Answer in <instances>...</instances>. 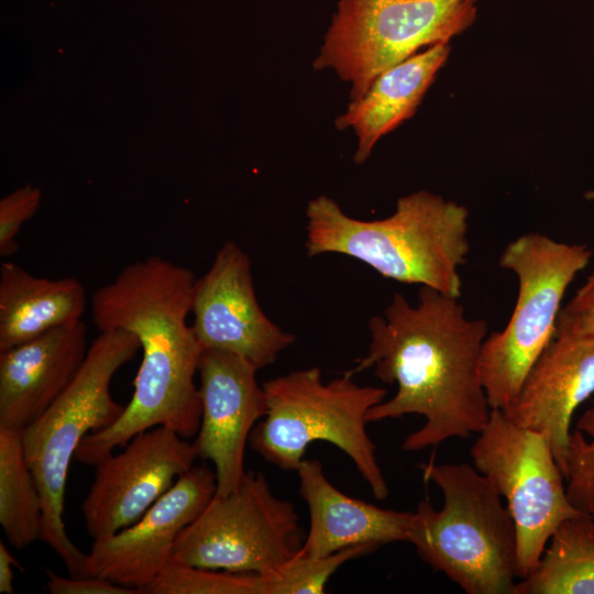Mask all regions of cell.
<instances>
[{
  "label": "cell",
  "mask_w": 594,
  "mask_h": 594,
  "mask_svg": "<svg viewBox=\"0 0 594 594\" xmlns=\"http://www.w3.org/2000/svg\"><path fill=\"white\" fill-rule=\"evenodd\" d=\"M417 302L396 293L383 315L367 324V354L352 375L374 367L382 382L397 384L396 394L373 406L366 421L421 415L425 424L403 441L404 451H420L450 438L479 433L491 414L480 374L487 322L465 315L458 297L420 286Z\"/></svg>",
  "instance_id": "6da1fadb"
},
{
  "label": "cell",
  "mask_w": 594,
  "mask_h": 594,
  "mask_svg": "<svg viewBox=\"0 0 594 594\" xmlns=\"http://www.w3.org/2000/svg\"><path fill=\"white\" fill-rule=\"evenodd\" d=\"M195 282L189 268L153 255L128 264L95 292V326L99 331L123 329L135 334L142 361L121 416L86 436L75 460L95 466L154 427L169 428L185 439L198 432L201 400L195 375L202 349L187 323Z\"/></svg>",
  "instance_id": "7a4b0ae2"
},
{
  "label": "cell",
  "mask_w": 594,
  "mask_h": 594,
  "mask_svg": "<svg viewBox=\"0 0 594 594\" xmlns=\"http://www.w3.org/2000/svg\"><path fill=\"white\" fill-rule=\"evenodd\" d=\"M308 256L354 257L386 278L461 296L460 268L470 252L469 211L427 190L397 200L393 215L364 221L321 195L306 207Z\"/></svg>",
  "instance_id": "3957f363"
},
{
  "label": "cell",
  "mask_w": 594,
  "mask_h": 594,
  "mask_svg": "<svg viewBox=\"0 0 594 594\" xmlns=\"http://www.w3.org/2000/svg\"><path fill=\"white\" fill-rule=\"evenodd\" d=\"M419 466L441 490L443 506L418 503L410 539L417 554L468 594H515L516 529L495 487L468 463Z\"/></svg>",
  "instance_id": "277c9868"
},
{
  "label": "cell",
  "mask_w": 594,
  "mask_h": 594,
  "mask_svg": "<svg viewBox=\"0 0 594 594\" xmlns=\"http://www.w3.org/2000/svg\"><path fill=\"white\" fill-rule=\"evenodd\" d=\"M139 350L141 343L130 331H99L68 387L20 431L42 498L41 540L57 553L73 578L84 576L87 553L72 542L63 520L69 464L86 436L111 426L123 413L125 406L112 398L111 381Z\"/></svg>",
  "instance_id": "5b68a950"
},
{
  "label": "cell",
  "mask_w": 594,
  "mask_h": 594,
  "mask_svg": "<svg viewBox=\"0 0 594 594\" xmlns=\"http://www.w3.org/2000/svg\"><path fill=\"white\" fill-rule=\"evenodd\" d=\"M267 410L252 429L249 443L265 461L296 471L308 446L327 441L343 451L383 501L389 490L366 431V414L382 403L387 391L362 386L344 372L323 382L318 366L299 369L263 383Z\"/></svg>",
  "instance_id": "8992f818"
},
{
  "label": "cell",
  "mask_w": 594,
  "mask_h": 594,
  "mask_svg": "<svg viewBox=\"0 0 594 594\" xmlns=\"http://www.w3.org/2000/svg\"><path fill=\"white\" fill-rule=\"evenodd\" d=\"M586 244L565 243L530 232L509 242L498 264L515 274L518 293L507 324L485 338L480 374L491 409L503 410L551 343L562 299L590 263Z\"/></svg>",
  "instance_id": "52a82bcc"
},
{
  "label": "cell",
  "mask_w": 594,
  "mask_h": 594,
  "mask_svg": "<svg viewBox=\"0 0 594 594\" xmlns=\"http://www.w3.org/2000/svg\"><path fill=\"white\" fill-rule=\"evenodd\" d=\"M477 0H340L314 68H332L361 98L385 69L449 44L476 19Z\"/></svg>",
  "instance_id": "ba28073f"
},
{
  "label": "cell",
  "mask_w": 594,
  "mask_h": 594,
  "mask_svg": "<svg viewBox=\"0 0 594 594\" xmlns=\"http://www.w3.org/2000/svg\"><path fill=\"white\" fill-rule=\"evenodd\" d=\"M305 534L294 505L263 472H245L232 493L212 497L174 543L172 558L207 569L268 575L295 558Z\"/></svg>",
  "instance_id": "9c48e42d"
},
{
  "label": "cell",
  "mask_w": 594,
  "mask_h": 594,
  "mask_svg": "<svg viewBox=\"0 0 594 594\" xmlns=\"http://www.w3.org/2000/svg\"><path fill=\"white\" fill-rule=\"evenodd\" d=\"M470 453L474 468L506 499L517 536L518 579H524L560 524L583 512L568 497L548 438L515 424L503 410H491Z\"/></svg>",
  "instance_id": "30bf717a"
},
{
  "label": "cell",
  "mask_w": 594,
  "mask_h": 594,
  "mask_svg": "<svg viewBox=\"0 0 594 594\" xmlns=\"http://www.w3.org/2000/svg\"><path fill=\"white\" fill-rule=\"evenodd\" d=\"M194 443L160 426L134 436L118 453L98 462L81 504L86 529L95 540L138 521L197 459Z\"/></svg>",
  "instance_id": "8fae6325"
},
{
  "label": "cell",
  "mask_w": 594,
  "mask_h": 594,
  "mask_svg": "<svg viewBox=\"0 0 594 594\" xmlns=\"http://www.w3.org/2000/svg\"><path fill=\"white\" fill-rule=\"evenodd\" d=\"M191 324L201 349L239 355L257 370L273 364L296 338L262 310L248 254L233 241L217 251L194 285Z\"/></svg>",
  "instance_id": "7c38bea8"
},
{
  "label": "cell",
  "mask_w": 594,
  "mask_h": 594,
  "mask_svg": "<svg viewBox=\"0 0 594 594\" xmlns=\"http://www.w3.org/2000/svg\"><path fill=\"white\" fill-rule=\"evenodd\" d=\"M216 492V473L207 466H193L138 521L94 540L86 554L84 576L144 593L172 559L180 532L202 513Z\"/></svg>",
  "instance_id": "4fadbf2b"
},
{
  "label": "cell",
  "mask_w": 594,
  "mask_h": 594,
  "mask_svg": "<svg viewBox=\"0 0 594 594\" xmlns=\"http://www.w3.org/2000/svg\"><path fill=\"white\" fill-rule=\"evenodd\" d=\"M257 371L233 353L201 352V422L193 443L198 458L213 463L219 496L240 486L245 474V446L255 424L266 415V395L256 381Z\"/></svg>",
  "instance_id": "5bb4252c"
},
{
  "label": "cell",
  "mask_w": 594,
  "mask_h": 594,
  "mask_svg": "<svg viewBox=\"0 0 594 594\" xmlns=\"http://www.w3.org/2000/svg\"><path fill=\"white\" fill-rule=\"evenodd\" d=\"M593 393L594 338L557 334L503 413L548 438L565 480L571 419Z\"/></svg>",
  "instance_id": "9a60e30c"
},
{
  "label": "cell",
  "mask_w": 594,
  "mask_h": 594,
  "mask_svg": "<svg viewBox=\"0 0 594 594\" xmlns=\"http://www.w3.org/2000/svg\"><path fill=\"white\" fill-rule=\"evenodd\" d=\"M81 320L0 351V428L22 431L68 387L87 355Z\"/></svg>",
  "instance_id": "2e32d148"
},
{
  "label": "cell",
  "mask_w": 594,
  "mask_h": 594,
  "mask_svg": "<svg viewBox=\"0 0 594 594\" xmlns=\"http://www.w3.org/2000/svg\"><path fill=\"white\" fill-rule=\"evenodd\" d=\"M296 471L310 518L299 556L321 557L359 544L410 542L415 512L381 508L345 495L329 482L319 460L304 459Z\"/></svg>",
  "instance_id": "e0dca14e"
},
{
  "label": "cell",
  "mask_w": 594,
  "mask_h": 594,
  "mask_svg": "<svg viewBox=\"0 0 594 594\" xmlns=\"http://www.w3.org/2000/svg\"><path fill=\"white\" fill-rule=\"evenodd\" d=\"M449 53V44L429 46L382 72L361 98L351 100L336 127L354 130L355 164H363L383 135L414 116Z\"/></svg>",
  "instance_id": "ac0fdd59"
},
{
  "label": "cell",
  "mask_w": 594,
  "mask_h": 594,
  "mask_svg": "<svg viewBox=\"0 0 594 594\" xmlns=\"http://www.w3.org/2000/svg\"><path fill=\"white\" fill-rule=\"evenodd\" d=\"M87 307L75 277H37L13 262L0 266V351L81 321Z\"/></svg>",
  "instance_id": "d6986e66"
},
{
  "label": "cell",
  "mask_w": 594,
  "mask_h": 594,
  "mask_svg": "<svg viewBox=\"0 0 594 594\" xmlns=\"http://www.w3.org/2000/svg\"><path fill=\"white\" fill-rule=\"evenodd\" d=\"M549 541L515 594H594V519L585 513L570 517Z\"/></svg>",
  "instance_id": "ffe728a7"
},
{
  "label": "cell",
  "mask_w": 594,
  "mask_h": 594,
  "mask_svg": "<svg viewBox=\"0 0 594 594\" xmlns=\"http://www.w3.org/2000/svg\"><path fill=\"white\" fill-rule=\"evenodd\" d=\"M0 524L15 549L41 540V494L25 458L21 432L7 428H0Z\"/></svg>",
  "instance_id": "44dd1931"
},
{
  "label": "cell",
  "mask_w": 594,
  "mask_h": 594,
  "mask_svg": "<svg viewBox=\"0 0 594 594\" xmlns=\"http://www.w3.org/2000/svg\"><path fill=\"white\" fill-rule=\"evenodd\" d=\"M145 594H265L264 576L217 571L170 559L145 587Z\"/></svg>",
  "instance_id": "7402d4cb"
},
{
  "label": "cell",
  "mask_w": 594,
  "mask_h": 594,
  "mask_svg": "<svg viewBox=\"0 0 594 594\" xmlns=\"http://www.w3.org/2000/svg\"><path fill=\"white\" fill-rule=\"evenodd\" d=\"M378 547L359 544L321 557L297 554L265 575V594H321L331 575L345 562L370 554Z\"/></svg>",
  "instance_id": "603a6c76"
},
{
  "label": "cell",
  "mask_w": 594,
  "mask_h": 594,
  "mask_svg": "<svg viewBox=\"0 0 594 594\" xmlns=\"http://www.w3.org/2000/svg\"><path fill=\"white\" fill-rule=\"evenodd\" d=\"M565 480L570 502L594 519V407L581 416L570 432Z\"/></svg>",
  "instance_id": "cb8c5ba5"
},
{
  "label": "cell",
  "mask_w": 594,
  "mask_h": 594,
  "mask_svg": "<svg viewBox=\"0 0 594 594\" xmlns=\"http://www.w3.org/2000/svg\"><path fill=\"white\" fill-rule=\"evenodd\" d=\"M40 189L25 185L0 200V255L11 256L19 248L16 237L22 224L36 211Z\"/></svg>",
  "instance_id": "d4e9b609"
},
{
  "label": "cell",
  "mask_w": 594,
  "mask_h": 594,
  "mask_svg": "<svg viewBox=\"0 0 594 594\" xmlns=\"http://www.w3.org/2000/svg\"><path fill=\"white\" fill-rule=\"evenodd\" d=\"M557 334L594 338V273L561 308L557 320Z\"/></svg>",
  "instance_id": "484cf974"
},
{
  "label": "cell",
  "mask_w": 594,
  "mask_h": 594,
  "mask_svg": "<svg viewBox=\"0 0 594 594\" xmlns=\"http://www.w3.org/2000/svg\"><path fill=\"white\" fill-rule=\"evenodd\" d=\"M46 586L51 594H141L139 588L116 584L96 576L65 578L46 571Z\"/></svg>",
  "instance_id": "4316f807"
},
{
  "label": "cell",
  "mask_w": 594,
  "mask_h": 594,
  "mask_svg": "<svg viewBox=\"0 0 594 594\" xmlns=\"http://www.w3.org/2000/svg\"><path fill=\"white\" fill-rule=\"evenodd\" d=\"M20 566L9 549L0 541V592L4 594H14L13 568Z\"/></svg>",
  "instance_id": "83f0119b"
},
{
  "label": "cell",
  "mask_w": 594,
  "mask_h": 594,
  "mask_svg": "<svg viewBox=\"0 0 594 594\" xmlns=\"http://www.w3.org/2000/svg\"><path fill=\"white\" fill-rule=\"evenodd\" d=\"M585 197L588 199V200H594V190H591V191H587Z\"/></svg>",
  "instance_id": "f1b7e54d"
}]
</instances>
